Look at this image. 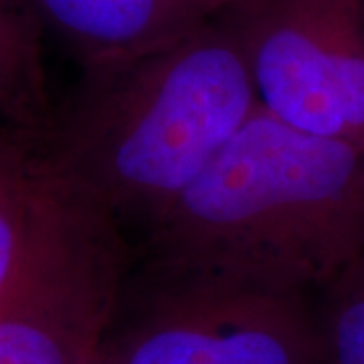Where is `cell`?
<instances>
[{"instance_id": "cell-1", "label": "cell", "mask_w": 364, "mask_h": 364, "mask_svg": "<svg viewBox=\"0 0 364 364\" xmlns=\"http://www.w3.org/2000/svg\"><path fill=\"white\" fill-rule=\"evenodd\" d=\"M142 239L162 267L314 296L364 251V146L259 105Z\"/></svg>"}, {"instance_id": "cell-2", "label": "cell", "mask_w": 364, "mask_h": 364, "mask_svg": "<svg viewBox=\"0 0 364 364\" xmlns=\"http://www.w3.org/2000/svg\"><path fill=\"white\" fill-rule=\"evenodd\" d=\"M257 107L243 49L219 13L156 51L83 67L41 156L126 235L144 233Z\"/></svg>"}, {"instance_id": "cell-3", "label": "cell", "mask_w": 364, "mask_h": 364, "mask_svg": "<svg viewBox=\"0 0 364 364\" xmlns=\"http://www.w3.org/2000/svg\"><path fill=\"white\" fill-rule=\"evenodd\" d=\"M128 235L41 160L25 243L0 294V364H79L130 273Z\"/></svg>"}, {"instance_id": "cell-4", "label": "cell", "mask_w": 364, "mask_h": 364, "mask_svg": "<svg viewBox=\"0 0 364 364\" xmlns=\"http://www.w3.org/2000/svg\"><path fill=\"white\" fill-rule=\"evenodd\" d=\"M100 346L112 364H320L312 294L140 261Z\"/></svg>"}, {"instance_id": "cell-5", "label": "cell", "mask_w": 364, "mask_h": 364, "mask_svg": "<svg viewBox=\"0 0 364 364\" xmlns=\"http://www.w3.org/2000/svg\"><path fill=\"white\" fill-rule=\"evenodd\" d=\"M221 14L263 109L364 146V0H235Z\"/></svg>"}, {"instance_id": "cell-6", "label": "cell", "mask_w": 364, "mask_h": 364, "mask_svg": "<svg viewBox=\"0 0 364 364\" xmlns=\"http://www.w3.org/2000/svg\"><path fill=\"white\" fill-rule=\"evenodd\" d=\"M31 6L81 67L156 51L223 11L215 0H31Z\"/></svg>"}, {"instance_id": "cell-7", "label": "cell", "mask_w": 364, "mask_h": 364, "mask_svg": "<svg viewBox=\"0 0 364 364\" xmlns=\"http://www.w3.org/2000/svg\"><path fill=\"white\" fill-rule=\"evenodd\" d=\"M31 0H0V132L43 148L55 124Z\"/></svg>"}, {"instance_id": "cell-8", "label": "cell", "mask_w": 364, "mask_h": 364, "mask_svg": "<svg viewBox=\"0 0 364 364\" xmlns=\"http://www.w3.org/2000/svg\"><path fill=\"white\" fill-rule=\"evenodd\" d=\"M314 296L320 364H364V251Z\"/></svg>"}, {"instance_id": "cell-9", "label": "cell", "mask_w": 364, "mask_h": 364, "mask_svg": "<svg viewBox=\"0 0 364 364\" xmlns=\"http://www.w3.org/2000/svg\"><path fill=\"white\" fill-rule=\"evenodd\" d=\"M39 168L37 146L0 132V294L23 251Z\"/></svg>"}, {"instance_id": "cell-10", "label": "cell", "mask_w": 364, "mask_h": 364, "mask_svg": "<svg viewBox=\"0 0 364 364\" xmlns=\"http://www.w3.org/2000/svg\"><path fill=\"white\" fill-rule=\"evenodd\" d=\"M79 364H112V363H109V358L105 356V352L102 350V346L97 344V346H95V348H93V350H91Z\"/></svg>"}, {"instance_id": "cell-11", "label": "cell", "mask_w": 364, "mask_h": 364, "mask_svg": "<svg viewBox=\"0 0 364 364\" xmlns=\"http://www.w3.org/2000/svg\"><path fill=\"white\" fill-rule=\"evenodd\" d=\"M215 2H219V6L221 9H225V6H229L231 2H235V0H215Z\"/></svg>"}]
</instances>
